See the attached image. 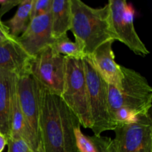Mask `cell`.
<instances>
[{
  "label": "cell",
  "mask_w": 152,
  "mask_h": 152,
  "mask_svg": "<svg viewBox=\"0 0 152 152\" xmlns=\"http://www.w3.org/2000/svg\"><path fill=\"white\" fill-rule=\"evenodd\" d=\"M37 87L39 135L45 152H79L75 137L76 129L81 126L78 118L60 96L38 83Z\"/></svg>",
  "instance_id": "cell-1"
},
{
  "label": "cell",
  "mask_w": 152,
  "mask_h": 152,
  "mask_svg": "<svg viewBox=\"0 0 152 152\" xmlns=\"http://www.w3.org/2000/svg\"><path fill=\"white\" fill-rule=\"evenodd\" d=\"M71 27L75 41L83 46L86 55L90 56L95 49L109 40L115 41L111 28L108 4L94 8L80 0H70Z\"/></svg>",
  "instance_id": "cell-2"
},
{
  "label": "cell",
  "mask_w": 152,
  "mask_h": 152,
  "mask_svg": "<svg viewBox=\"0 0 152 152\" xmlns=\"http://www.w3.org/2000/svg\"><path fill=\"white\" fill-rule=\"evenodd\" d=\"M121 71L123 79L120 88L108 84V106L111 120L113 114L120 108L128 110L136 116L149 113L152 105V88L148 80L131 68L121 65Z\"/></svg>",
  "instance_id": "cell-3"
},
{
  "label": "cell",
  "mask_w": 152,
  "mask_h": 152,
  "mask_svg": "<svg viewBox=\"0 0 152 152\" xmlns=\"http://www.w3.org/2000/svg\"><path fill=\"white\" fill-rule=\"evenodd\" d=\"M83 62L91 119V129L94 136H101L106 131L115 129L109 112L108 83L101 77L90 56H84Z\"/></svg>",
  "instance_id": "cell-4"
},
{
  "label": "cell",
  "mask_w": 152,
  "mask_h": 152,
  "mask_svg": "<svg viewBox=\"0 0 152 152\" xmlns=\"http://www.w3.org/2000/svg\"><path fill=\"white\" fill-rule=\"evenodd\" d=\"M65 59V80L60 97L80 121V126L91 129V119L83 59Z\"/></svg>",
  "instance_id": "cell-5"
},
{
  "label": "cell",
  "mask_w": 152,
  "mask_h": 152,
  "mask_svg": "<svg viewBox=\"0 0 152 152\" xmlns=\"http://www.w3.org/2000/svg\"><path fill=\"white\" fill-rule=\"evenodd\" d=\"M65 69V56L53 53L50 46L33 56L30 63V73L37 83L59 96L63 91Z\"/></svg>",
  "instance_id": "cell-6"
},
{
  "label": "cell",
  "mask_w": 152,
  "mask_h": 152,
  "mask_svg": "<svg viewBox=\"0 0 152 152\" xmlns=\"http://www.w3.org/2000/svg\"><path fill=\"white\" fill-rule=\"evenodd\" d=\"M114 152H152L151 113L139 114L131 123L116 127Z\"/></svg>",
  "instance_id": "cell-7"
},
{
  "label": "cell",
  "mask_w": 152,
  "mask_h": 152,
  "mask_svg": "<svg viewBox=\"0 0 152 152\" xmlns=\"http://www.w3.org/2000/svg\"><path fill=\"white\" fill-rule=\"evenodd\" d=\"M110 10L111 28L115 40L126 45L138 56L145 57L150 53L137 33L134 24V10L126 0H110L108 2Z\"/></svg>",
  "instance_id": "cell-8"
},
{
  "label": "cell",
  "mask_w": 152,
  "mask_h": 152,
  "mask_svg": "<svg viewBox=\"0 0 152 152\" xmlns=\"http://www.w3.org/2000/svg\"><path fill=\"white\" fill-rule=\"evenodd\" d=\"M16 94L28 130L38 148L40 142L38 87L30 71L17 76Z\"/></svg>",
  "instance_id": "cell-9"
},
{
  "label": "cell",
  "mask_w": 152,
  "mask_h": 152,
  "mask_svg": "<svg viewBox=\"0 0 152 152\" xmlns=\"http://www.w3.org/2000/svg\"><path fill=\"white\" fill-rule=\"evenodd\" d=\"M17 39L31 56L51 45L56 39L52 36L50 12L31 19L28 28Z\"/></svg>",
  "instance_id": "cell-10"
},
{
  "label": "cell",
  "mask_w": 152,
  "mask_h": 152,
  "mask_svg": "<svg viewBox=\"0 0 152 152\" xmlns=\"http://www.w3.org/2000/svg\"><path fill=\"white\" fill-rule=\"evenodd\" d=\"M114 42V40H109L102 44L89 56L106 83L119 89L121 86L123 73L121 65L115 62L112 48Z\"/></svg>",
  "instance_id": "cell-11"
},
{
  "label": "cell",
  "mask_w": 152,
  "mask_h": 152,
  "mask_svg": "<svg viewBox=\"0 0 152 152\" xmlns=\"http://www.w3.org/2000/svg\"><path fill=\"white\" fill-rule=\"evenodd\" d=\"M32 57L25 51L16 37L0 44V68L8 70L16 76L30 71Z\"/></svg>",
  "instance_id": "cell-12"
},
{
  "label": "cell",
  "mask_w": 152,
  "mask_h": 152,
  "mask_svg": "<svg viewBox=\"0 0 152 152\" xmlns=\"http://www.w3.org/2000/svg\"><path fill=\"white\" fill-rule=\"evenodd\" d=\"M17 76L8 70L0 68V132L10 137V114Z\"/></svg>",
  "instance_id": "cell-13"
},
{
  "label": "cell",
  "mask_w": 152,
  "mask_h": 152,
  "mask_svg": "<svg viewBox=\"0 0 152 152\" xmlns=\"http://www.w3.org/2000/svg\"><path fill=\"white\" fill-rule=\"evenodd\" d=\"M50 13L53 38L57 39L67 36V32L71 27L70 0H53Z\"/></svg>",
  "instance_id": "cell-14"
},
{
  "label": "cell",
  "mask_w": 152,
  "mask_h": 152,
  "mask_svg": "<svg viewBox=\"0 0 152 152\" xmlns=\"http://www.w3.org/2000/svg\"><path fill=\"white\" fill-rule=\"evenodd\" d=\"M33 0H22L14 16L4 22L13 37H19L28 28L30 23L31 5Z\"/></svg>",
  "instance_id": "cell-15"
},
{
  "label": "cell",
  "mask_w": 152,
  "mask_h": 152,
  "mask_svg": "<svg viewBox=\"0 0 152 152\" xmlns=\"http://www.w3.org/2000/svg\"><path fill=\"white\" fill-rule=\"evenodd\" d=\"M54 53L74 59H83L86 56L83 46L78 42L70 39L68 36H65L55 40L50 45Z\"/></svg>",
  "instance_id": "cell-16"
},
{
  "label": "cell",
  "mask_w": 152,
  "mask_h": 152,
  "mask_svg": "<svg viewBox=\"0 0 152 152\" xmlns=\"http://www.w3.org/2000/svg\"><path fill=\"white\" fill-rule=\"evenodd\" d=\"M75 137L79 152H96L94 145L90 139V137L86 136L81 132V126L76 129Z\"/></svg>",
  "instance_id": "cell-17"
},
{
  "label": "cell",
  "mask_w": 152,
  "mask_h": 152,
  "mask_svg": "<svg viewBox=\"0 0 152 152\" xmlns=\"http://www.w3.org/2000/svg\"><path fill=\"white\" fill-rule=\"evenodd\" d=\"M53 0H33L30 19L47 14L51 11Z\"/></svg>",
  "instance_id": "cell-18"
},
{
  "label": "cell",
  "mask_w": 152,
  "mask_h": 152,
  "mask_svg": "<svg viewBox=\"0 0 152 152\" xmlns=\"http://www.w3.org/2000/svg\"><path fill=\"white\" fill-rule=\"evenodd\" d=\"M90 139L94 145L96 152H114L111 138L94 135L90 137Z\"/></svg>",
  "instance_id": "cell-19"
},
{
  "label": "cell",
  "mask_w": 152,
  "mask_h": 152,
  "mask_svg": "<svg viewBox=\"0 0 152 152\" xmlns=\"http://www.w3.org/2000/svg\"><path fill=\"white\" fill-rule=\"evenodd\" d=\"M7 145L8 146V152H34L22 138L9 137Z\"/></svg>",
  "instance_id": "cell-20"
},
{
  "label": "cell",
  "mask_w": 152,
  "mask_h": 152,
  "mask_svg": "<svg viewBox=\"0 0 152 152\" xmlns=\"http://www.w3.org/2000/svg\"><path fill=\"white\" fill-rule=\"evenodd\" d=\"M22 0H0V19L15 6L19 5Z\"/></svg>",
  "instance_id": "cell-21"
},
{
  "label": "cell",
  "mask_w": 152,
  "mask_h": 152,
  "mask_svg": "<svg viewBox=\"0 0 152 152\" xmlns=\"http://www.w3.org/2000/svg\"><path fill=\"white\" fill-rule=\"evenodd\" d=\"M12 37H13L10 34L8 28L0 19V44L10 39Z\"/></svg>",
  "instance_id": "cell-22"
},
{
  "label": "cell",
  "mask_w": 152,
  "mask_h": 152,
  "mask_svg": "<svg viewBox=\"0 0 152 152\" xmlns=\"http://www.w3.org/2000/svg\"><path fill=\"white\" fill-rule=\"evenodd\" d=\"M7 139L1 132H0V152H2L4 147L7 145Z\"/></svg>",
  "instance_id": "cell-23"
},
{
  "label": "cell",
  "mask_w": 152,
  "mask_h": 152,
  "mask_svg": "<svg viewBox=\"0 0 152 152\" xmlns=\"http://www.w3.org/2000/svg\"><path fill=\"white\" fill-rule=\"evenodd\" d=\"M35 152H45V150H44V147H43L42 142L41 140H40V142H39V146H38V148H37V151H36Z\"/></svg>",
  "instance_id": "cell-24"
}]
</instances>
